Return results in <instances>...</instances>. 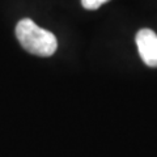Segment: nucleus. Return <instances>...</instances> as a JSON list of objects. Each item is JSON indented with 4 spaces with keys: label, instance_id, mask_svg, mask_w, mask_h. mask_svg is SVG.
Here are the masks:
<instances>
[{
    "label": "nucleus",
    "instance_id": "nucleus-2",
    "mask_svg": "<svg viewBox=\"0 0 157 157\" xmlns=\"http://www.w3.org/2000/svg\"><path fill=\"white\" fill-rule=\"evenodd\" d=\"M136 45L145 64L157 67V34L151 29H141L136 34Z\"/></svg>",
    "mask_w": 157,
    "mask_h": 157
},
{
    "label": "nucleus",
    "instance_id": "nucleus-1",
    "mask_svg": "<svg viewBox=\"0 0 157 157\" xmlns=\"http://www.w3.org/2000/svg\"><path fill=\"white\" fill-rule=\"evenodd\" d=\"M16 37L20 45L33 55L51 56L58 47L56 37L51 32L39 28L30 18H22L18 21Z\"/></svg>",
    "mask_w": 157,
    "mask_h": 157
},
{
    "label": "nucleus",
    "instance_id": "nucleus-3",
    "mask_svg": "<svg viewBox=\"0 0 157 157\" xmlns=\"http://www.w3.org/2000/svg\"><path fill=\"white\" fill-rule=\"evenodd\" d=\"M107 2H110V0H81V4L85 9L93 11V9H98L102 4H105Z\"/></svg>",
    "mask_w": 157,
    "mask_h": 157
}]
</instances>
